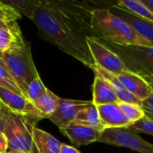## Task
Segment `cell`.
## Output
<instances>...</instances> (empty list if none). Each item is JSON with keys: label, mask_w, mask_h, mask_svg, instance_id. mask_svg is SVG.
Wrapping results in <instances>:
<instances>
[{"label": "cell", "mask_w": 153, "mask_h": 153, "mask_svg": "<svg viewBox=\"0 0 153 153\" xmlns=\"http://www.w3.org/2000/svg\"><path fill=\"white\" fill-rule=\"evenodd\" d=\"M41 38L57 46L87 67L95 65L88 49V36L78 24L50 6L46 1L38 0L31 19Z\"/></svg>", "instance_id": "1"}, {"label": "cell", "mask_w": 153, "mask_h": 153, "mask_svg": "<svg viewBox=\"0 0 153 153\" xmlns=\"http://www.w3.org/2000/svg\"><path fill=\"white\" fill-rule=\"evenodd\" d=\"M90 26L92 32L114 45L153 47L140 37L127 22L114 14L109 8H94L91 13Z\"/></svg>", "instance_id": "2"}, {"label": "cell", "mask_w": 153, "mask_h": 153, "mask_svg": "<svg viewBox=\"0 0 153 153\" xmlns=\"http://www.w3.org/2000/svg\"><path fill=\"white\" fill-rule=\"evenodd\" d=\"M2 133L8 143V152L23 153H38L33 140L32 127L35 126L29 118L16 115L1 104Z\"/></svg>", "instance_id": "3"}, {"label": "cell", "mask_w": 153, "mask_h": 153, "mask_svg": "<svg viewBox=\"0 0 153 153\" xmlns=\"http://www.w3.org/2000/svg\"><path fill=\"white\" fill-rule=\"evenodd\" d=\"M2 60L26 97L28 85L39 75L32 60L31 45L26 42L23 46L5 51Z\"/></svg>", "instance_id": "4"}, {"label": "cell", "mask_w": 153, "mask_h": 153, "mask_svg": "<svg viewBox=\"0 0 153 153\" xmlns=\"http://www.w3.org/2000/svg\"><path fill=\"white\" fill-rule=\"evenodd\" d=\"M107 47L120 56L128 71L142 78L153 75V47L142 45L117 46L111 43H108Z\"/></svg>", "instance_id": "5"}, {"label": "cell", "mask_w": 153, "mask_h": 153, "mask_svg": "<svg viewBox=\"0 0 153 153\" xmlns=\"http://www.w3.org/2000/svg\"><path fill=\"white\" fill-rule=\"evenodd\" d=\"M98 143L124 147L140 153H153V144L128 128H110L102 132Z\"/></svg>", "instance_id": "6"}, {"label": "cell", "mask_w": 153, "mask_h": 153, "mask_svg": "<svg viewBox=\"0 0 153 153\" xmlns=\"http://www.w3.org/2000/svg\"><path fill=\"white\" fill-rule=\"evenodd\" d=\"M86 41L95 65L116 75L128 71L120 56L95 36H87Z\"/></svg>", "instance_id": "7"}, {"label": "cell", "mask_w": 153, "mask_h": 153, "mask_svg": "<svg viewBox=\"0 0 153 153\" xmlns=\"http://www.w3.org/2000/svg\"><path fill=\"white\" fill-rule=\"evenodd\" d=\"M0 104L8 108L11 112L39 121L41 119L40 111L35 105L26 97L0 87Z\"/></svg>", "instance_id": "8"}, {"label": "cell", "mask_w": 153, "mask_h": 153, "mask_svg": "<svg viewBox=\"0 0 153 153\" xmlns=\"http://www.w3.org/2000/svg\"><path fill=\"white\" fill-rule=\"evenodd\" d=\"M91 103V100L60 99L57 109L49 119L60 130L73 122L78 113Z\"/></svg>", "instance_id": "9"}, {"label": "cell", "mask_w": 153, "mask_h": 153, "mask_svg": "<svg viewBox=\"0 0 153 153\" xmlns=\"http://www.w3.org/2000/svg\"><path fill=\"white\" fill-rule=\"evenodd\" d=\"M123 86L140 101L146 100L153 93L152 88L142 76L130 71H125L115 75Z\"/></svg>", "instance_id": "10"}, {"label": "cell", "mask_w": 153, "mask_h": 153, "mask_svg": "<svg viewBox=\"0 0 153 153\" xmlns=\"http://www.w3.org/2000/svg\"><path fill=\"white\" fill-rule=\"evenodd\" d=\"M109 10L114 14L127 22L140 37L150 42L153 46V23L116 6L115 4L110 7Z\"/></svg>", "instance_id": "11"}, {"label": "cell", "mask_w": 153, "mask_h": 153, "mask_svg": "<svg viewBox=\"0 0 153 153\" xmlns=\"http://www.w3.org/2000/svg\"><path fill=\"white\" fill-rule=\"evenodd\" d=\"M60 132L76 145L83 146L98 142L103 131L71 122L67 126L60 129Z\"/></svg>", "instance_id": "12"}, {"label": "cell", "mask_w": 153, "mask_h": 153, "mask_svg": "<svg viewBox=\"0 0 153 153\" xmlns=\"http://www.w3.org/2000/svg\"><path fill=\"white\" fill-rule=\"evenodd\" d=\"M97 110L104 129L126 128L129 126V122L125 118L117 103L97 106Z\"/></svg>", "instance_id": "13"}, {"label": "cell", "mask_w": 153, "mask_h": 153, "mask_svg": "<svg viewBox=\"0 0 153 153\" xmlns=\"http://www.w3.org/2000/svg\"><path fill=\"white\" fill-rule=\"evenodd\" d=\"M90 69L94 72L95 75H98L109 82V84L111 85V87L115 91V94L117 95L119 102H125V103L135 104V105L141 106L142 101H140L134 96H133L130 92H128L127 90L123 86V84L120 82V81L116 78L115 75H114L113 74L104 70L103 68L97 66L96 65H92L90 67Z\"/></svg>", "instance_id": "14"}, {"label": "cell", "mask_w": 153, "mask_h": 153, "mask_svg": "<svg viewBox=\"0 0 153 153\" xmlns=\"http://www.w3.org/2000/svg\"><path fill=\"white\" fill-rule=\"evenodd\" d=\"M92 91L93 100L91 101L96 107L106 104H115L119 102L117 95L109 82L98 75H95Z\"/></svg>", "instance_id": "15"}, {"label": "cell", "mask_w": 153, "mask_h": 153, "mask_svg": "<svg viewBox=\"0 0 153 153\" xmlns=\"http://www.w3.org/2000/svg\"><path fill=\"white\" fill-rule=\"evenodd\" d=\"M32 140L38 153H60L61 143L50 134L33 126Z\"/></svg>", "instance_id": "16"}, {"label": "cell", "mask_w": 153, "mask_h": 153, "mask_svg": "<svg viewBox=\"0 0 153 153\" xmlns=\"http://www.w3.org/2000/svg\"><path fill=\"white\" fill-rule=\"evenodd\" d=\"M26 43L17 22H10L0 31V49L5 52L8 49L23 46Z\"/></svg>", "instance_id": "17"}, {"label": "cell", "mask_w": 153, "mask_h": 153, "mask_svg": "<svg viewBox=\"0 0 153 153\" xmlns=\"http://www.w3.org/2000/svg\"><path fill=\"white\" fill-rule=\"evenodd\" d=\"M60 99L61 98L57 96L54 92L47 88L45 92L33 102V104L41 113V119L50 118L52 116L59 106Z\"/></svg>", "instance_id": "18"}, {"label": "cell", "mask_w": 153, "mask_h": 153, "mask_svg": "<svg viewBox=\"0 0 153 153\" xmlns=\"http://www.w3.org/2000/svg\"><path fill=\"white\" fill-rule=\"evenodd\" d=\"M73 122L78 125L88 126V127L97 129L100 131L105 130L100 122L97 107L95 106L93 103H91L89 106L81 109L76 116Z\"/></svg>", "instance_id": "19"}, {"label": "cell", "mask_w": 153, "mask_h": 153, "mask_svg": "<svg viewBox=\"0 0 153 153\" xmlns=\"http://www.w3.org/2000/svg\"><path fill=\"white\" fill-rule=\"evenodd\" d=\"M115 5L153 23V13L145 4L142 3V1L121 0L118 1Z\"/></svg>", "instance_id": "20"}, {"label": "cell", "mask_w": 153, "mask_h": 153, "mask_svg": "<svg viewBox=\"0 0 153 153\" xmlns=\"http://www.w3.org/2000/svg\"><path fill=\"white\" fill-rule=\"evenodd\" d=\"M0 87L11 91L13 92H15L19 95L24 96L23 92L17 85L16 82L9 73L7 67L5 66L2 59H0Z\"/></svg>", "instance_id": "21"}, {"label": "cell", "mask_w": 153, "mask_h": 153, "mask_svg": "<svg viewBox=\"0 0 153 153\" xmlns=\"http://www.w3.org/2000/svg\"><path fill=\"white\" fill-rule=\"evenodd\" d=\"M37 1L38 0H6L2 2L11 6L21 15L23 14L29 19H32Z\"/></svg>", "instance_id": "22"}, {"label": "cell", "mask_w": 153, "mask_h": 153, "mask_svg": "<svg viewBox=\"0 0 153 153\" xmlns=\"http://www.w3.org/2000/svg\"><path fill=\"white\" fill-rule=\"evenodd\" d=\"M120 109L122 110L123 114L124 115L125 118L129 122V126L134 124L135 122L139 121L142 117H144V112L141 106L135 104H130L125 102H118L117 103ZM128 127V126H127Z\"/></svg>", "instance_id": "23"}, {"label": "cell", "mask_w": 153, "mask_h": 153, "mask_svg": "<svg viewBox=\"0 0 153 153\" xmlns=\"http://www.w3.org/2000/svg\"><path fill=\"white\" fill-rule=\"evenodd\" d=\"M46 90H47V87L43 84L40 75H38L28 85L26 89V92H25L26 98L33 103L39 97H41L45 92Z\"/></svg>", "instance_id": "24"}, {"label": "cell", "mask_w": 153, "mask_h": 153, "mask_svg": "<svg viewBox=\"0 0 153 153\" xmlns=\"http://www.w3.org/2000/svg\"><path fill=\"white\" fill-rule=\"evenodd\" d=\"M135 133H143L150 135H153V120L144 117L139 121L126 127Z\"/></svg>", "instance_id": "25"}, {"label": "cell", "mask_w": 153, "mask_h": 153, "mask_svg": "<svg viewBox=\"0 0 153 153\" xmlns=\"http://www.w3.org/2000/svg\"><path fill=\"white\" fill-rule=\"evenodd\" d=\"M21 17L22 15L18 12L4 2L0 1V21L16 22L17 20L21 19Z\"/></svg>", "instance_id": "26"}, {"label": "cell", "mask_w": 153, "mask_h": 153, "mask_svg": "<svg viewBox=\"0 0 153 153\" xmlns=\"http://www.w3.org/2000/svg\"><path fill=\"white\" fill-rule=\"evenodd\" d=\"M141 108L144 112V116L153 120V93L141 102Z\"/></svg>", "instance_id": "27"}, {"label": "cell", "mask_w": 153, "mask_h": 153, "mask_svg": "<svg viewBox=\"0 0 153 153\" xmlns=\"http://www.w3.org/2000/svg\"><path fill=\"white\" fill-rule=\"evenodd\" d=\"M8 152V143L5 135L0 132V153H6Z\"/></svg>", "instance_id": "28"}, {"label": "cell", "mask_w": 153, "mask_h": 153, "mask_svg": "<svg viewBox=\"0 0 153 153\" xmlns=\"http://www.w3.org/2000/svg\"><path fill=\"white\" fill-rule=\"evenodd\" d=\"M60 153H81L78 149L73 146L68 145L66 143H61Z\"/></svg>", "instance_id": "29"}, {"label": "cell", "mask_w": 153, "mask_h": 153, "mask_svg": "<svg viewBox=\"0 0 153 153\" xmlns=\"http://www.w3.org/2000/svg\"><path fill=\"white\" fill-rule=\"evenodd\" d=\"M142 3L145 4L153 13V0H142Z\"/></svg>", "instance_id": "30"}, {"label": "cell", "mask_w": 153, "mask_h": 153, "mask_svg": "<svg viewBox=\"0 0 153 153\" xmlns=\"http://www.w3.org/2000/svg\"><path fill=\"white\" fill-rule=\"evenodd\" d=\"M145 80H146V82L150 84V86L152 88L153 90V75H151V76H147V77H143Z\"/></svg>", "instance_id": "31"}, {"label": "cell", "mask_w": 153, "mask_h": 153, "mask_svg": "<svg viewBox=\"0 0 153 153\" xmlns=\"http://www.w3.org/2000/svg\"><path fill=\"white\" fill-rule=\"evenodd\" d=\"M10 22H7V21H0V31L3 30V29H5L6 26H7V24L9 23Z\"/></svg>", "instance_id": "32"}, {"label": "cell", "mask_w": 153, "mask_h": 153, "mask_svg": "<svg viewBox=\"0 0 153 153\" xmlns=\"http://www.w3.org/2000/svg\"><path fill=\"white\" fill-rule=\"evenodd\" d=\"M3 125H2V115H1V104H0V132H2Z\"/></svg>", "instance_id": "33"}, {"label": "cell", "mask_w": 153, "mask_h": 153, "mask_svg": "<svg viewBox=\"0 0 153 153\" xmlns=\"http://www.w3.org/2000/svg\"><path fill=\"white\" fill-rule=\"evenodd\" d=\"M3 55H4V52L0 49V59H2V58H3Z\"/></svg>", "instance_id": "34"}, {"label": "cell", "mask_w": 153, "mask_h": 153, "mask_svg": "<svg viewBox=\"0 0 153 153\" xmlns=\"http://www.w3.org/2000/svg\"><path fill=\"white\" fill-rule=\"evenodd\" d=\"M6 153H23V152H14V151H12V152H7Z\"/></svg>", "instance_id": "35"}]
</instances>
